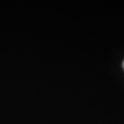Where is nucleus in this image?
<instances>
[{
	"mask_svg": "<svg viewBox=\"0 0 124 124\" xmlns=\"http://www.w3.org/2000/svg\"><path fill=\"white\" fill-rule=\"evenodd\" d=\"M123 69H124V61H123Z\"/></svg>",
	"mask_w": 124,
	"mask_h": 124,
	"instance_id": "1",
	"label": "nucleus"
}]
</instances>
